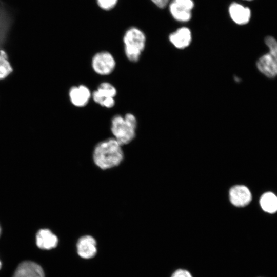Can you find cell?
<instances>
[{"label":"cell","mask_w":277,"mask_h":277,"mask_svg":"<svg viewBox=\"0 0 277 277\" xmlns=\"http://www.w3.org/2000/svg\"><path fill=\"white\" fill-rule=\"evenodd\" d=\"M247 1H251V0H247Z\"/></svg>","instance_id":"obj_25"},{"label":"cell","mask_w":277,"mask_h":277,"mask_svg":"<svg viewBox=\"0 0 277 277\" xmlns=\"http://www.w3.org/2000/svg\"><path fill=\"white\" fill-rule=\"evenodd\" d=\"M1 226H0V235H1Z\"/></svg>","instance_id":"obj_24"},{"label":"cell","mask_w":277,"mask_h":277,"mask_svg":"<svg viewBox=\"0 0 277 277\" xmlns=\"http://www.w3.org/2000/svg\"><path fill=\"white\" fill-rule=\"evenodd\" d=\"M265 44L269 49V52L273 62L277 75V41L273 37L268 36L265 39Z\"/></svg>","instance_id":"obj_18"},{"label":"cell","mask_w":277,"mask_h":277,"mask_svg":"<svg viewBox=\"0 0 277 277\" xmlns=\"http://www.w3.org/2000/svg\"><path fill=\"white\" fill-rule=\"evenodd\" d=\"M115 65L114 57L108 51L96 53L91 61V66L94 71L101 75L110 74L114 71Z\"/></svg>","instance_id":"obj_4"},{"label":"cell","mask_w":277,"mask_h":277,"mask_svg":"<svg viewBox=\"0 0 277 277\" xmlns=\"http://www.w3.org/2000/svg\"><path fill=\"white\" fill-rule=\"evenodd\" d=\"M260 205L266 212L274 213L277 211V196L271 192L263 194L260 198Z\"/></svg>","instance_id":"obj_16"},{"label":"cell","mask_w":277,"mask_h":277,"mask_svg":"<svg viewBox=\"0 0 277 277\" xmlns=\"http://www.w3.org/2000/svg\"><path fill=\"white\" fill-rule=\"evenodd\" d=\"M169 39L176 48L184 49L190 44L192 39L191 32L187 27H181L170 34Z\"/></svg>","instance_id":"obj_13"},{"label":"cell","mask_w":277,"mask_h":277,"mask_svg":"<svg viewBox=\"0 0 277 277\" xmlns=\"http://www.w3.org/2000/svg\"><path fill=\"white\" fill-rule=\"evenodd\" d=\"M115 105V100L113 97H107L102 103V106L111 108H112Z\"/></svg>","instance_id":"obj_21"},{"label":"cell","mask_w":277,"mask_h":277,"mask_svg":"<svg viewBox=\"0 0 277 277\" xmlns=\"http://www.w3.org/2000/svg\"><path fill=\"white\" fill-rule=\"evenodd\" d=\"M256 66L261 73L269 78L276 76L275 68L269 53L263 55L258 60Z\"/></svg>","instance_id":"obj_15"},{"label":"cell","mask_w":277,"mask_h":277,"mask_svg":"<svg viewBox=\"0 0 277 277\" xmlns=\"http://www.w3.org/2000/svg\"><path fill=\"white\" fill-rule=\"evenodd\" d=\"M122 146L114 138H109L99 142L93 152L94 164L103 170L117 166L124 159Z\"/></svg>","instance_id":"obj_1"},{"label":"cell","mask_w":277,"mask_h":277,"mask_svg":"<svg viewBox=\"0 0 277 277\" xmlns=\"http://www.w3.org/2000/svg\"><path fill=\"white\" fill-rule=\"evenodd\" d=\"M58 238L48 229H41L36 235L37 246L44 250H50L56 247L58 244Z\"/></svg>","instance_id":"obj_12"},{"label":"cell","mask_w":277,"mask_h":277,"mask_svg":"<svg viewBox=\"0 0 277 277\" xmlns=\"http://www.w3.org/2000/svg\"><path fill=\"white\" fill-rule=\"evenodd\" d=\"M229 13L232 20L238 25L248 23L251 17V11L248 7L237 3H232L229 7Z\"/></svg>","instance_id":"obj_11"},{"label":"cell","mask_w":277,"mask_h":277,"mask_svg":"<svg viewBox=\"0 0 277 277\" xmlns=\"http://www.w3.org/2000/svg\"><path fill=\"white\" fill-rule=\"evenodd\" d=\"M171 0H151L159 8H164L167 6Z\"/></svg>","instance_id":"obj_22"},{"label":"cell","mask_w":277,"mask_h":277,"mask_svg":"<svg viewBox=\"0 0 277 277\" xmlns=\"http://www.w3.org/2000/svg\"><path fill=\"white\" fill-rule=\"evenodd\" d=\"M125 54L128 60L137 62L146 45V36L140 29L132 27L129 28L123 37Z\"/></svg>","instance_id":"obj_3"},{"label":"cell","mask_w":277,"mask_h":277,"mask_svg":"<svg viewBox=\"0 0 277 277\" xmlns=\"http://www.w3.org/2000/svg\"><path fill=\"white\" fill-rule=\"evenodd\" d=\"M13 71L8 56L4 49L0 50V80L8 77Z\"/></svg>","instance_id":"obj_17"},{"label":"cell","mask_w":277,"mask_h":277,"mask_svg":"<svg viewBox=\"0 0 277 277\" xmlns=\"http://www.w3.org/2000/svg\"><path fill=\"white\" fill-rule=\"evenodd\" d=\"M78 254L84 259H90L96 253L95 240L90 235H85L80 238L76 245Z\"/></svg>","instance_id":"obj_10"},{"label":"cell","mask_w":277,"mask_h":277,"mask_svg":"<svg viewBox=\"0 0 277 277\" xmlns=\"http://www.w3.org/2000/svg\"><path fill=\"white\" fill-rule=\"evenodd\" d=\"M168 5L170 14L175 20L186 22L191 19L194 7L193 0H171Z\"/></svg>","instance_id":"obj_5"},{"label":"cell","mask_w":277,"mask_h":277,"mask_svg":"<svg viewBox=\"0 0 277 277\" xmlns=\"http://www.w3.org/2000/svg\"><path fill=\"white\" fill-rule=\"evenodd\" d=\"M13 24V17L7 6L0 0V50L3 49Z\"/></svg>","instance_id":"obj_6"},{"label":"cell","mask_w":277,"mask_h":277,"mask_svg":"<svg viewBox=\"0 0 277 277\" xmlns=\"http://www.w3.org/2000/svg\"><path fill=\"white\" fill-rule=\"evenodd\" d=\"M13 277H45L42 267L32 261H24L16 268Z\"/></svg>","instance_id":"obj_8"},{"label":"cell","mask_w":277,"mask_h":277,"mask_svg":"<svg viewBox=\"0 0 277 277\" xmlns=\"http://www.w3.org/2000/svg\"><path fill=\"white\" fill-rule=\"evenodd\" d=\"M229 196L231 203L238 207L247 206L252 199L250 190L246 186L242 185L232 187L229 190Z\"/></svg>","instance_id":"obj_7"},{"label":"cell","mask_w":277,"mask_h":277,"mask_svg":"<svg viewBox=\"0 0 277 277\" xmlns=\"http://www.w3.org/2000/svg\"><path fill=\"white\" fill-rule=\"evenodd\" d=\"M137 121L130 113L123 117L116 115L111 120V131L114 138L121 145L130 143L135 136Z\"/></svg>","instance_id":"obj_2"},{"label":"cell","mask_w":277,"mask_h":277,"mask_svg":"<svg viewBox=\"0 0 277 277\" xmlns=\"http://www.w3.org/2000/svg\"><path fill=\"white\" fill-rule=\"evenodd\" d=\"M118 0H97L98 6L105 10H109L116 5Z\"/></svg>","instance_id":"obj_19"},{"label":"cell","mask_w":277,"mask_h":277,"mask_svg":"<svg viewBox=\"0 0 277 277\" xmlns=\"http://www.w3.org/2000/svg\"><path fill=\"white\" fill-rule=\"evenodd\" d=\"M116 93V89L114 86L109 83L103 82L99 85L97 90L93 91L92 97L96 103L101 106L106 98H114Z\"/></svg>","instance_id":"obj_14"},{"label":"cell","mask_w":277,"mask_h":277,"mask_svg":"<svg viewBox=\"0 0 277 277\" xmlns=\"http://www.w3.org/2000/svg\"><path fill=\"white\" fill-rule=\"evenodd\" d=\"M171 277H193L191 273L187 270L179 269L176 270L171 275Z\"/></svg>","instance_id":"obj_20"},{"label":"cell","mask_w":277,"mask_h":277,"mask_svg":"<svg viewBox=\"0 0 277 277\" xmlns=\"http://www.w3.org/2000/svg\"><path fill=\"white\" fill-rule=\"evenodd\" d=\"M69 96L70 102L74 106L83 107L88 104L91 94L88 88L80 85L71 87L69 89Z\"/></svg>","instance_id":"obj_9"},{"label":"cell","mask_w":277,"mask_h":277,"mask_svg":"<svg viewBox=\"0 0 277 277\" xmlns=\"http://www.w3.org/2000/svg\"><path fill=\"white\" fill-rule=\"evenodd\" d=\"M1 267H2V263H1V261H0V269H1Z\"/></svg>","instance_id":"obj_23"}]
</instances>
